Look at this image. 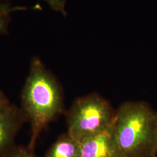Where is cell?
<instances>
[{
	"label": "cell",
	"mask_w": 157,
	"mask_h": 157,
	"mask_svg": "<svg viewBox=\"0 0 157 157\" xmlns=\"http://www.w3.org/2000/svg\"><path fill=\"white\" fill-rule=\"evenodd\" d=\"M116 111L95 93L76 99L67 113V132L78 141L98 135L111 126Z\"/></svg>",
	"instance_id": "cell-3"
},
{
	"label": "cell",
	"mask_w": 157,
	"mask_h": 157,
	"mask_svg": "<svg viewBox=\"0 0 157 157\" xmlns=\"http://www.w3.org/2000/svg\"><path fill=\"white\" fill-rule=\"evenodd\" d=\"M2 157H39L28 147L13 146Z\"/></svg>",
	"instance_id": "cell-8"
},
{
	"label": "cell",
	"mask_w": 157,
	"mask_h": 157,
	"mask_svg": "<svg viewBox=\"0 0 157 157\" xmlns=\"http://www.w3.org/2000/svg\"><path fill=\"white\" fill-rule=\"evenodd\" d=\"M11 104V103L6 95L1 90H0V113L4 111Z\"/></svg>",
	"instance_id": "cell-9"
},
{
	"label": "cell",
	"mask_w": 157,
	"mask_h": 157,
	"mask_svg": "<svg viewBox=\"0 0 157 157\" xmlns=\"http://www.w3.org/2000/svg\"><path fill=\"white\" fill-rule=\"evenodd\" d=\"M113 124L100 133L79 141L78 157H124L115 138Z\"/></svg>",
	"instance_id": "cell-4"
},
{
	"label": "cell",
	"mask_w": 157,
	"mask_h": 157,
	"mask_svg": "<svg viewBox=\"0 0 157 157\" xmlns=\"http://www.w3.org/2000/svg\"><path fill=\"white\" fill-rule=\"evenodd\" d=\"M79 141L67 132L61 135L47 152L45 157H78Z\"/></svg>",
	"instance_id": "cell-6"
},
{
	"label": "cell",
	"mask_w": 157,
	"mask_h": 157,
	"mask_svg": "<svg viewBox=\"0 0 157 157\" xmlns=\"http://www.w3.org/2000/svg\"><path fill=\"white\" fill-rule=\"evenodd\" d=\"M15 8L9 4L0 2V36L6 34L11 22L12 15Z\"/></svg>",
	"instance_id": "cell-7"
},
{
	"label": "cell",
	"mask_w": 157,
	"mask_h": 157,
	"mask_svg": "<svg viewBox=\"0 0 157 157\" xmlns=\"http://www.w3.org/2000/svg\"><path fill=\"white\" fill-rule=\"evenodd\" d=\"M26 119L20 108L11 104L0 113V157L13 145L17 135Z\"/></svg>",
	"instance_id": "cell-5"
},
{
	"label": "cell",
	"mask_w": 157,
	"mask_h": 157,
	"mask_svg": "<svg viewBox=\"0 0 157 157\" xmlns=\"http://www.w3.org/2000/svg\"><path fill=\"white\" fill-rule=\"evenodd\" d=\"M115 138L124 157H157V111L145 101H127L116 111Z\"/></svg>",
	"instance_id": "cell-2"
},
{
	"label": "cell",
	"mask_w": 157,
	"mask_h": 157,
	"mask_svg": "<svg viewBox=\"0 0 157 157\" xmlns=\"http://www.w3.org/2000/svg\"><path fill=\"white\" fill-rule=\"evenodd\" d=\"M21 109L30 125L28 147L34 150L40 134L64 111L62 89L55 76L36 56L21 94Z\"/></svg>",
	"instance_id": "cell-1"
}]
</instances>
